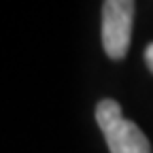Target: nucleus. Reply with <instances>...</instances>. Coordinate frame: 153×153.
I'll list each match as a JSON object with an SVG mask.
<instances>
[{
    "label": "nucleus",
    "mask_w": 153,
    "mask_h": 153,
    "mask_svg": "<svg viewBox=\"0 0 153 153\" xmlns=\"http://www.w3.org/2000/svg\"><path fill=\"white\" fill-rule=\"evenodd\" d=\"M96 121L111 153H151V145L143 130L121 115L117 100H100L96 106Z\"/></svg>",
    "instance_id": "f257e3e1"
},
{
    "label": "nucleus",
    "mask_w": 153,
    "mask_h": 153,
    "mask_svg": "<svg viewBox=\"0 0 153 153\" xmlns=\"http://www.w3.org/2000/svg\"><path fill=\"white\" fill-rule=\"evenodd\" d=\"M134 24L132 0H106L102 4V47L111 60H121L130 49Z\"/></svg>",
    "instance_id": "f03ea898"
},
{
    "label": "nucleus",
    "mask_w": 153,
    "mask_h": 153,
    "mask_svg": "<svg viewBox=\"0 0 153 153\" xmlns=\"http://www.w3.org/2000/svg\"><path fill=\"white\" fill-rule=\"evenodd\" d=\"M145 62H147L149 70L153 72V43H149V45H147V49H145Z\"/></svg>",
    "instance_id": "7ed1b4c3"
}]
</instances>
